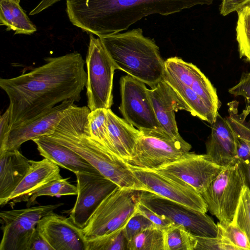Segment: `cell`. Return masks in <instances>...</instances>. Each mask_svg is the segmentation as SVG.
<instances>
[{
    "label": "cell",
    "mask_w": 250,
    "mask_h": 250,
    "mask_svg": "<svg viewBox=\"0 0 250 250\" xmlns=\"http://www.w3.org/2000/svg\"><path fill=\"white\" fill-rule=\"evenodd\" d=\"M236 158H237L241 162L245 163L250 161V142L236 136Z\"/></svg>",
    "instance_id": "ab89813d"
},
{
    "label": "cell",
    "mask_w": 250,
    "mask_h": 250,
    "mask_svg": "<svg viewBox=\"0 0 250 250\" xmlns=\"http://www.w3.org/2000/svg\"><path fill=\"white\" fill-rule=\"evenodd\" d=\"M68 178L58 179L43 186L34 192L27 202V207L34 205L37 198L42 196H60L77 194V188L70 184Z\"/></svg>",
    "instance_id": "4dcf8cb0"
},
{
    "label": "cell",
    "mask_w": 250,
    "mask_h": 250,
    "mask_svg": "<svg viewBox=\"0 0 250 250\" xmlns=\"http://www.w3.org/2000/svg\"><path fill=\"white\" fill-rule=\"evenodd\" d=\"M20 0H0V24L6 26L14 34L31 35L36 26L20 4Z\"/></svg>",
    "instance_id": "cb8c5ba5"
},
{
    "label": "cell",
    "mask_w": 250,
    "mask_h": 250,
    "mask_svg": "<svg viewBox=\"0 0 250 250\" xmlns=\"http://www.w3.org/2000/svg\"><path fill=\"white\" fill-rule=\"evenodd\" d=\"M164 231L165 250H194L195 235L185 227L173 224Z\"/></svg>",
    "instance_id": "4316f807"
},
{
    "label": "cell",
    "mask_w": 250,
    "mask_h": 250,
    "mask_svg": "<svg viewBox=\"0 0 250 250\" xmlns=\"http://www.w3.org/2000/svg\"><path fill=\"white\" fill-rule=\"evenodd\" d=\"M244 185L245 175L242 165L236 158L223 167L206 190L201 194L208 210L219 222L231 223Z\"/></svg>",
    "instance_id": "ba28073f"
},
{
    "label": "cell",
    "mask_w": 250,
    "mask_h": 250,
    "mask_svg": "<svg viewBox=\"0 0 250 250\" xmlns=\"http://www.w3.org/2000/svg\"><path fill=\"white\" fill-rule=\"evenodd\" d=\"M229 92L235 97H244L250 105V72L243 73L238 83L230 88Z\"/></svg>",
    "instance_id": "8d00e7d4"
},
{
    "label": "cell",
    "mask_w": 250,
    "mask_h": 250,
    "mask_svg": "<svg viewBox=\"0 0 250 250\" xmlns=\"http://www.w3.org/2000/svg\"><path fill=\"white\" fill-rule=\"evenodd\" d=\"M29 160L19 149L0 153V205L18 186L28 171Z\"/></svg>",
    "instance_id": "7402d4cb"
},
{
    "label": "cell",
    "mask_w": 250,
    "mask_h": 250,
    "mask_svg": "<svg viewBox=\"0 0 250 250\" xmlns=\"http://www.w3.org/2000/svg\"><path fill=\"white\" fill-rule=\"evenodd\" d=\"M163 80L181 97L190 113L212 124L221 105L216 88L196 65L177 57L165 61Z\"/></svg>",
    "instance_id": "5b68a950"
},
{
    "label": "cell",
    "mask_w": 250,
    "mask_h": 250,
    "mask_svg": "<svg viewBox=\"0 0 250 250\" xmlns=\"http://www.w3.org/2000/svg\"><path fill=\"white\" fill-rule=\"evenodd\" d=\"M211 125L206 154L217 165L227 167L236 158V136L226 118L219 114Z\"/></svg>",
    "instance_id": "ffe728a7"
},
{
    "label": "cell",
    "mask_w": 250,
    "mask_h": 250,
    "mask_svg": "<svg viewBox=\"0 0 250 250\" xmlns=\"http://www.w3.org/2000/svg\"><path fill=\"white\" fill-rule=\"evenodd\" d=\"M229 116L226 117L235 135L250 142V120L247 121V116L250 113V105H248L243 112L238 113V103L236 101L228 104Z\"/></svg>",
    "instance_id": "f1b7e54d"
},
{
    "label": "cell",
    "mask_w": 250,
    "mask_h": 250,
    "mask_svg": "<svg viewBox=\"0 0 250 250\" xmlns=\"http://www.w3.org/2000/svg\"><path fill=\"white\" fill-rule=\"evenodd\" d=\"M214 0H66L71 22L99 38L127 30L151 14L168 16Z\"/></svg>",
    "instance_id": "7a4b0ae2"
},
{
    "label": "cell",
    "mask_w": 250,
    "mask_h": 250,
    "mask_svg": "<svg viewBox=\"0 0 250 250\" xmlns=\"http://www.w3.org/2000/svg\"><path fill=\"white\" fill-rule=\"evenodd\" d=\"M126 163L131 166L156 169L190 152L191 146L182 140H171L141 132Z\"/></svg>",
    "instance_id": "4fadbf2b"
},
{
    "label": "cell",
    "mask_w": 250,
    "mask_h": 250,
    "mask_svg": "<svg viewBox=\"0 0 250 250\" xmlns=\"http://www.w3.org/2000/svg\"><path fill=\"white\" fill-rule=\"evenodd\" d=\"M194 250H240L226 237L219 234L216 237L195 236Z\"/></svg>",
    "instance_id": "836d02e7"
},
{
    "label": "cell",
    "mask_w": 250,
    "mask_h": 250,
    "mask_svg": "<svg viewBox=\"0 0 250 250\" xmlns=\"http://www.w3.org/2000/svg\"><path fill=\"white\" fill-rule=\"evenodd\" d=\"M140 202L175 224L185 227L195 236L212 237L218 234L217 225L206 213L148 191H141Z\"/></svg>",
    "instance_id": "7c38bea8"
},
{
    "label": "cell",
    "mask_w": 250,
    "mask_h": 250,
    "mask_svg": "<svg viewBox=\"0 0 250 250\" xmlns=\"http://www.w3.org/2000/svg\"><path fill=\"white\" fill-rule=\"evenodd\" d=\"M30 167L24 177L6 199L3 206H11L27 202L37 190L51 182L62 178L58 166L47 159L40 161L29 160Z\"/></svg>",
    "instance_id": "d6986e66"
},
{
    "label": "cell",
    "mask_w": 250,
    "mask_h": 250,
    "mask_svg": "<svg viewBox=\"0 0 250 250\" xmlns=\"http://www.w3.org/2000/svg\"><path fill=\"white\" fill-rule=\"evenodd\" d=\"M29 250H54V249L41 235L37 228L31 242Z\"/></svg>",
    "instance_id": "60d3db41"
},
{
    "label": "cell",
    "mask_w": 250,
    "mask_h": 250,
    "mask_svg": "<svg viewBox=\"0 0 250 250\" xmlns=\"http://www.w3.org/2000/svg\"><path fill=\"white\" fill-rule=\"evenodd\" d=\"M141 190L117 187L100 203L82 229L86 240L125 226L137 211Z\"/></svg>",
    "instance_id": "8992f818"
},
{
    "label": "cell",
    "mask_w": 250,
    "mask_h": 250,
    "mask_svg": "<svg viewBox=\"0 0 250 250\" xmlns=\"http://www.w3.org/2000/svg\"><path fill=\"white\" fill-rule=\"evenodd\" d=\"M127 250H165L164 231L155 226L142 231L128 241Z\"/></svg>",
    "instance_id": "484cf974"
},
{
    "label": "cell",
    "mask_w": 250,
    "mask_h": 250,
    "mask_svg": "<svg viewBox=\"0 0 250 250\" xmlns=\"http://www.w3.org/2000/svg\"><path fill=\"white\" fill-rule=\"evenodd\" d=\"M137 211L151 221L156 228L163 231L174 224L166 217L154 212L140 202L137 206Z\"/></svg>",
    "instance_id": "d590c367"
},
{
    "label": "cell",
    "mask_w": 250,
    "mask_h": 250,
    "mask_svg": "<svg viewBox=\"0 0 250 250\" xmlns=\"http://www.w3.org/2000/svg\"><path fill=\"white\" fill-rule=\"evenodd\" d=\"M63 205L60 203L1 211L0 250H29L40 220Z\"/></svg>",
    "instance_id": "30bf717a"
},
{
    "label": "cell",
    "mask_w": 250,
    "mask_h": 250,
    "mask_svg": "<svg viewBox=\"0 0 250 250\" xmlns=\"http://www.w3.org/2000/svg\"><path fill=\"white\" fill-rule=\"evenodd\" d=\"M37 145L40 154L59 167L68 169L75 174L84 173H101L83 158L67 147L43 136L32 140Z\"/></svg>",
    "instance_id": "44dd1931"
},
{
    "label": "cell",
    "mask_w": 250,
    "mask_h": 250,
    "mask_svg": "<svg viewBox=\"0 0 250 250\" xmlns=\"http://www.w3.org/2000/svg\"></svg>",
    "instance_id": "ee69618b"
},
{
    "label": "cell",
    "mask_w": 250,
    "mask_h": 250,
    "mask_svg": "<svg viewBox=\"0 0 250 250\" xmlns=\"http://www.w3.org/2000/svg\"><path fill=\"white\" fill-rule=\"evenodd\" d=\"M156 118L163 131L174 140H182L177 125L175 112L190 109L181 97L163 79L148 89Z\"/></svg>",
    "instance_id": "ac0fdd59"
},
{
    "label": "cell",
    "mask_w": 250,
    "mask_h": 250,
    "mask_svg": "<svg viewBox=\"0 0 250 250\" xmlns=\"http://www.w3.org/2000/svg\"><path fill=\"white\" fill-rule=\"evenodd\" d=\"M117 69L150 88L163 79L165 61L155 41L145 37L141 28L99 38Z\"/></svg>",
    "instance_id": "277c9868"
},
{
    "label": "cell",
    "mask_w": 250,
    "mask_h": 250,
    "mask_svg": "<svg viewBox=\"0 0 250 250\" xmlns=\"http://www.w3.org/2000/svg\"><path fill=\"white\" fill-rule=\"evenodd\" d=\"M231 223L239 228L248 237L250 246V191L244 185Z\"/></svg>",
    "instance_id": "1f68e13d"
},
{
    "label": "cell",
    "mask_w": 250,
    "mask_h": 250,
    "mask_svg": "<svg viewBox=\"0 0 250 250\" xmlns=\"http://www.w3.org/2000/svg\"><path fill=\"white\" fill-rule=\"evenodd\" d=\"M236 41L240 58L250 62V4L237 11Z\"/></svg>",
    "instance_id": "83f0119b"
},
{
    "label": "cell",
    "mask_w": 250,
    "mask_h": 250,
    "mask_svg": "<svg viewBox=\"0 0 250 250\" xmlns=\"http://www.w3.org/2000/svg\"><path fill=\"white\" fill-rule=\"evenodd\" d=\"M10 131V112L8 107L0 118V152L5 150Z\"/></svg>",
    "instance_id": "74e56055"
},
{
    "label": "cell",
    "mask_w": 250,
    "mask_h": 250,
    "mask_svg": "<svg viewBox=\"0 0 250 250\" xmlns=\"http://www.w3.org/2000/svg\"><path fill=\"white\" fill-rule=\"evenodd\" d=\"M218 234L226 237L240 250H250V246L247 236L237 226L230 223H217Z\"/></svg>",
    "instance_id": "d6a6232c"
},
{
    "label": "cell",
    "mask_w": 250,
    "mask_h": 250,
    "mask_svg": "<svg viewBox=\"0 0 250 250\" xmlns=\"http://www.w3.org/2000/svg\"><path fill=\"white\" fill-rule=\"evenodd\" d=\"M241 164L245 175V185L250 191V160L247 162H241Z\"/></svg>",
    "instance_id": "7bdbcfd3"
},
{
    "label": "cell",
    "mask_w": 250,
    "mask_h": 250,
    "mask_svg": "<svg viewBox=\"0 0 250 250\" xmlns=\"http://www.w3.org/2000/svg\"><path fill=\"white\" fill-rule=\"evenodd\" d=\"M223 167L213 162L206 154L189 152L156 169L179 178L201 194Z\"/></svg>",
    "instance_id": "9a60e30c"
},
{
    "label": "cell",
    "mask_w": 250,
    "mask_h": 250,
    "mask_svg": "<svg viewBox=\"0 0 250 250\" xmlns=\"http://www.w3.org/2000/svg\"><path fill=\"white\" fill-rule=\"evenodd\" d=\"M88 122L92 137L101 143L109 152L117 156L109 136L107 109L98 108L90 111L88 115Z\"/></svg>",
    "instance_id": "d4e9b609"
},
{
    "label": "cell",
    "mask_w": 250,
    "mask_h": 250,
    "mask_svg": "<svg viewBox=\"0 0 250 250\" xmlns=\"http://www.w3.org/2000/svg\"><path fill=\"white\" fill-rule=\"evenodd\" d=\"M154 226L151 221L137 211L125 226L124 232L128 241L142 231Z\"/></svg>",
    "instance_id": "e575fe53"
},
{
    "label": "cell",
    "mask_w": 250,
    "mask_h": 250,
    "mask_svg": "<svg viewBox=\"0 0 250 250\" xmlns=\"http://www.w3.org/2000/svg\"><path fill=\"white\" fill-rule=\"evenodd\" d=\"M54 250H87L82 229L69 218L54 211L43 217L37 227Z\"/></svg>",
    "instance_id": "2e32d148"
},
{
    "label": "cell",
    "mask_w": 250,
    "mask_h": 250,
    "mask_svg": "<svg viewBox=\"0 0 250 250\" xmlns=\"http://www.w3.org/2000/svg\"><path fill=\"white\" fill-rule=\"evenodd\" d=\"M85 62L87 106L92 111L109 109L113 104V80L117 69L104 45L90 34Z\"/></svg>",
    "instance_id": "52a82bcc"
},
{
    "label": "cell",
    "mask_w": 250,
    "mask_h": 250,
    "mask_svg": "<svg viewBox=\"0 0 250 250\" xmlns=\"http://www.w3.org/2000/svg\"><path fill=\"white\" fill-rule=\"evenodd\" d=\"M123 227L107 234L87 240V250H127Z\"/></svg>",
    "instance_id": "f546056e"
},
{
    "label": "cell",
    "mask_w": 250,
    "mask_h": 250,
    "mask_svg": "<svg viewBox=\"0 0 250 250\" xmlns=\"http://www.w3.org/2000/svg\"><path fill=\"white\" fill-rule=\"evenodd\" d=\"M107 115L109 136L115 154L125 163L134 150L141 132L124 119L115 114L110 108L107 109Z\"/></svg>",
    "instance_id": "603a6c76"
},
{
    "label": "cell",
    "mask_w": 250,
    "mask_h": 250,
    "mask_svg": "<svg viewBox=\"0 0 250 250\" xmlns=\"http://www.w3.org/2000/svg\"><path fill=\"white\" fill-rule=\"evenodd\" d=\"M77 194L76 202L69 211V218L83 229L102 201L117 187L101 173H75Z\"/></svg>",
    "instance_id": "5bb4252c"
},
{
    "label": "cell",
    "mask_w": 250,
    "mask_h": 250,
    "mask_svg": "<svg viewBox=\"0 0 250 250\" xmlns=\"http://www.w3.org/2000/svg\"><path fill=\"white\" fill-rule=\"evenodd\" d=\"M45 63L9 79L0 87L9 99L11 129L26 124L68 100L79 102L87 73L81 54L74 52L44 59Z\"/></svg>",
    "instance_id": "6da1fadb"
},
{
    "label": "cell",
    "mask_w": 250,
    "mask_h": 250,
    "mask_svg": "<svg viewBox=\"0 0 250 250\" xmlns=\"http://www.w3.org/2000/svg\"><path fill=\"white\" fill-rule=\"evenodd\" d=\"M90 112L88 106L73 104L55 130L45 136L74 151L119 187L147 191L126 163L92 137Z\"/></svg>",
    "instance_id": "3957f363"
},
{
    "label": "cell",
    "mask_w": 250,
    "mask_h": 250,
    "mask_svg": "<svg viewBox=\"0 0 250 250\" xmlns=\"http://www.w3.org/2000/svg\"><path fill=\"white\" fill-rule=\"evenodd\" d=\"M249 4H250V0H222L220 13L223 16H226Z\"/></svg>",
    "instance_id": "f35d334b"
},
{
    "label": "cell",
    "mask_w": 250,
    "mask_h": 250,
    "mask_svg": "<svg viewBox=\"0 0 250 250\" xmlns=\"http://www.w3.org/2000/svg\"><path fill=\"white\" fill-rule=\"evenodd\" d=\"M120 84L119 109L124 119L142 132L172 139L156 118L146 83L128 75L121 78Z\"/></svg>",
    "instance_id": "9c48e42d"
},
{
    "label": "cell",
    "mask_w": 250,
    "mask_h": 250,
    "mask_svg": "<svg viewBox=\"0 0 250 250\" xmlns=\"http://www.w3.org/2000/svg\"><path fill=\"white\" fill-rule=\"evenodd\" d=\"M74 102L65 100L29 122L11 129L4 151L19 149L23 143L52 133Z\"/></svg>",
    "instance_id": "e0dca14e"
},
{
    "label": "cell",
    "mask_w": 250,
    "mask_h": 250,
    "mask_svg": "<svg viewBox=\"0 0 250 250\" xmlns=\"http://www.w3.org/2000/svg\"><path fill=\"white\" fill-rule=\"evenodd\" d=\"M61 0H42L29 13L30 15L37 14Z\"/></svg>",
    "instance_id": "b9f144b4"
},
{
    "label": "cell",
    "mask_w": 250,
    "mask_h": 250,
    "mask_svg": "<svg viewBox=\"0 0 250 250\" xmlns=\"http://www.w3.org/2000/svg\"><path fill=\"white\" fill-rule=\"evenodd\" d=\"M128 166L147 191L199 211H208L201 194L179 178L157 169Z\"/></svg>",
    "instance_id": "8fae6325"
}]
</instances>
